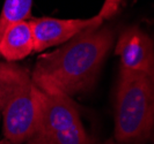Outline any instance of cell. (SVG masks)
Returning a JSON list of instances; mask_svg holds the SVG:
<instances>
[{
	"mask_svg": "<svg viewBox=\"0 0 154 144\" xmlns=\"http://www.w3.org/2000/svg\"><path fill=\"white\" fill-rule=\"evenodd\" d=\"M115 138L121 144L154 141V67L146 73L119 69L115 96Z\"/></svg>",
	"mask_w": 154,
	"mask_h": 144,
	"instance_id": "2",
	"label": "cell"
},
{
	"mask_svg": "<svg viewBox=\"0 0 154 144\" xmlns=\"http://www.w3.org/2000/svg\"><path fill=\"white\" fill-rule=\"evenodd\" d=\"M26 144H92L71 97L36 87V118Z\"/></svg>",
	"mask_w": 154,
	"mask_h": 144,
	"instance_id": "4",
	"label": "cell"
},
{
	"mask_svg": "<svg viewBox=\"0 0 154 144\" xmlns=\"http://www.w3.org/2000/svg\"><path fill=\"white\" fill-rule=\"evenodd\" d=\"M35 52V42L30 22L19 21L11 25L0 42V55L8 62H15Z\"/></svg>",
	"mask_w": 154,
	"mask_h": 144,
	"instance_id": "7",
	"label": "cell"
},
{
	"mask_svg": "<svg viewBox=\"0 0 154 144\" xmlns=\"http://www.w3.org/2000/svg\"><path fill=\"white\" fill-rule=\"evenodd\" d=\"M35 52H43L46 48L63 45L69 39L95 24H103L97 15L89 19H54V17H30L29 19Z\"/></svg>",
	"mask_w": 154,
	"mask_h": 144,
	"instance_id": "5",
	"label": "cell"
},
{
	"mask_svg": "<svg viewBox=\"0 0 154 144\" xmlns=\"http://www.w3.org/2000/svg\"><path fill=\"white\" fill-rule=\"evenodd\" d=\"M0 116H1V113H0Z\"/></svg>",
	"mask_w": 154,
	"mask_h": 144,
	"instance_id": "11",
	"label": "cell"
},
{
	"mask_svg": "<svg viewBox=\"0 0 154 144\" xmlns=\"http://www.w3.org/2000/svg\"><path fill=\"white\" fill-rule=\"evenodd\" d=\"M32 0H5L0 14V42L11 25L30 19Z\"/></svg>",
	"mask_w": 154,
	"mask_h": 144,
	"instance_id": "8",
	"label": "cell"
},
{
	"mask_svg": "<svg viewBox=\"0 0 154 144\" xmlns=\"http://www.w3.org/2000/svg\"><path fill=\"white\" fill-rule=\"evenodd\" d=\"M0 144H16V143H12V142H9L8 140L4 138V140H1V141H0ZM23 144H26V143H23Z\"/></svg>",
	"mask_w": 154,
	"mask_h": 144,
	"instance_id": "10",
	"label": "cell"
},
{
	"mask_svg": "<svg viewBox=\"0 0 154 144\" xmlns=\"http://www.w3.org/2000/svg\"><path fill=\"white\" fill-rule=\"evenodd\" d=\"M121 1L122 0H104V4H103L102 8H101V10L99 12L97 16L100 17L102 21L110 19L117 12Z\"/></svg>",
	"mask_w": 154,
	"mask_h": 144,
	"instance_id": "9",
	"label": "cell"
},
{
	"mask_svg": "<svg viewBox=\"0 0 154 144\" xmlns=\"http://www.w3.org/2000/svg\"><path fill=\"white\" fill-rule=\"evenodd\" d=\"M115 52L121 59V68L128 72L146 73L154 67V40L138 25L119 34Z\"/></svg>",
	"mask_w": 154,
	"mask_h": 144,
	"instance_id": "6",
	"label": "cell"
},
{
	"mask_svg": "<svg viewBox=\"0 0 154 144\" xmlns=\"http://www.w3.org/2000/svg\"><path fill=\"white\" fill-rule=\"evenodd\" d=\"M0 113L5 138L26 143L36 118V85L31 73L15 62L0 61Z\"/></svg>",
	"mask_w": 154,
	"mask_h": 144,
	"instance_id": "3",
	"label": "cell"
},
{
	"mask_svg": "<svg viewBox=\"0 0 154 144\" xmlns=\"http://www.w3.org/2000/svg\"><path fill=\"white\" fill-rule=\"evenodd\" d=\"M114 42L112 28L92 25L59 48L41 54L31 72L32 82L41 90L69 97L88 92L96 83Z\"/></svg>",
	"mask_w": 154,
	"mask_h": 144,
	"instance_id": "1",
	"label": "cell"
}]
</instances>
